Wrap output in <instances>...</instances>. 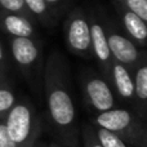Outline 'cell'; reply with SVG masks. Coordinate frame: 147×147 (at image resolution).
<instances>
[{
    "mask_svg": "<svg viewBox=\"0 0 147 147\" xmlns=\"http://www.w3.org/2000/svg\"><path fill=\"white\" fill-rule=\"evenodd\" d=\"M47 147H66V146L61 145V143L57 142V141H52V142L47 143Z\"/></svg>",
    "mask_w": 147,
    "mask_h": 147,
    "instance_id": "cell-22",
    "label": "cell"
},
{
    "mask_svg": "<svg viewBox=\"0 0 147 147\" xmlns=\"http://www.w3.org/2000/svg\"><path fill=\"white\" fill-rule=\"evenodd\" d=\"M0 10L7 13H16V14H23L27 16V17H31L23 0H0Z\"/></svg>",
    "mask_w": 147,
    "mask_h": 147,
    "instance_id": "cell-17",
    "label": "cell"
},
{
    "mask_svg": "<svg viewBox=\"0 0 147 147\" xmlns=\"http://www.w3.org/2000/svg\"><path fill=\"white\" fill-rule=\"evenodd\" d=\"M41 88L54 141L66 147H79L80 125L74 97L71 66L58 49H53L44 61Z\"/></svg>",
    "mask_w": 147,
    "mask_h": 147,
    "instance_id": "cell-1",
    "label": "cell"
},
{
    "mask_svg": "<svg viewBox=\"0 0 147 147\" xmlns=\"http://www.w3.org/2000/svg\"><path fill=\"white\" fill-rule=\"evenodd\" d=\"M30 16L38 25L52 28L57 25L58 16L48 7L44 0H23Z\"/></svg>",
    "mask_w": 147,
    "mask_h": 147,
    "instance_id": "cell-13",
    "label": "cell"
},
{
    "mask_svg": "<svg viewBox=\"0 0 147 147\" xmlns=\"http://www.w3.org/2000/svg\"><path fill=\"white\" fill-rule=\"evenodd\" d=\"M93 127H94L96 136L98 138L99 143L102 145V147H132L128 142H125L123 138L117 137L114 133L109 132L106 129H102L99 127H96V125H93Z\"/></svg>",
    "mask_w": 147,
    "mask_h": 147,
    "instance_id": "cell-15",
    "label": "cell"
},
{
    "mask_svg": "<svg viewBox=\"0 0 147 147\" xmlns=\"http://www.w3.org/2000/svg\"><path fill=\"white\" fill-rule=\"evenodd\" d=\"M17 99V90L9 78V74H0V119L7 115Z\"/></svg>",
    "mask_w": 147,
    "mask_h": 147,
    "instance_id": "cell-14",
    "label": "cell"
},
{
    "mask_svg": "<svg viewBox=\"0 0 147 147\" xmlns=\"http://www.w3.org/2000/svg\"><path fill=\"white\" fill-rule=\"evenodd\" d=\"M105 28L112 59L132 70L146 54V51L141 49L134 41L130 40L127 34L121 30L119 23L106 14H105Z\"/></svg>",
    "mask_w": 147,
    "mask_h": 147,
    "instance_id": "cell-7",
    "label": "cell"
},
{
    "mask_svg": "<svg viewBox=\"0 0 147 147\" xmlns=\"http://www.w3.org/2000/svg\"><path fill=\"white\" fill-rule=\"evenodd\" d=\"M63 38L72 54L84 59H92L90 30L88 12L81 8H71L63 22Z\"/></svg>",
    "mask_w": 147,
    "mask_h": 147,
    "instance_id": "cell-6",
    "label": "cell"
},
{
    "mask_svg": "<svg viewBox=\"0 0 147 147\" xmlns=\"http://www.w3.org/2000/svg\"><path fill=\"white\" fill-rule=\"evenodd\" d=\"M133 78V93L134 103L133 111L146 121L147 116V53L130 70Z\"/></svg>",
    "mask_w": 147,
    "mask_h": 147,
    "instance_id": "cell-12",
    "label": "cell"
},
{
    "mask_svg": "<svg viewBox=\"0 0 147 147\" xmlns=\"http://www.w3.org/2000/svg\"><path fill=\"white\" fill-rule=\"evenodd\" d=\"M0 147H17V145L10 140L3 119H0Z\"/></svg>",
    "mask_w": 147,
    "mask_h": 147,
    "instance_id": "cell-21",
    "label": "cell"
},
{
    "mask_svg": "<svg viewBox=\"0 0 147 147\" xmlns=\"http://www.w3.org/2000/svg\"><path fill=\"white\" fill-rule=\"evenodd\" d=\"M48 4V7L56 13L57 16H61L67 10V8L71 4V0H44Z\"/></svg>",
    "mask_w": 147,
    "mask_h": 147,
    "instance_id": "cell-20",
    "label": "cell"
},
{
    "mask_svg": "<svg viewBox=\"0 0 147 147\" xmlns=\"http://www.w3.org/2000/svg\"><path fill=\"white\" fill-rule=\"evenodd\" d=\"M89 123L116 134L132 147H147L146 121L127 106L93 114L89 117Z\"/></svg>",
    "mask_w": 147,
    "mask_h": 147,
    "instance_id": "cell-2",
    "label": "cell"
},
{
    "mask_svg": "<svg viewBox=\"0 0 147 147\" xmlns=\"http://www.w3.org/2000/svg\"><path fill=\"white\" fill-rule=\"evenodd\" d=\"M34 147H47V143H44V142H40V141H39L38 143H36L35 146Z\"/></svg>",
    "mask_w": 147,
    "mask_h": 147,
    "instance_id": "cell-23",
    "label": "cell"
},
{
    "mask_svg": "<svg viewBox=\"0 0 147 147\" xmlns=\"http://www.w3.org/2000/svg\"><path fill=\"white\" fill-rule=\"evenodd\" d=\"M0 34L7 38L41 39L39 35L38 23L31 17L0 10Z\"/></svg>",
    "mask_w": 147,
    "mask_h": 147,
    "instance_id": "cell-10",
    "label": "cell"
},
{
    "mask_svg": "<svg viewBox=\"0 0 147 147\" xmlns=\"http://www.w3.org/2000/svg\"><path fill=\"white\" fill-rule=\"evenodd\" d=\"M80 141L83 147H102L94 132V127L90 123H84L80 125Z\"/></svg>",
    "mask_w": 147,
    "mask_h": 147,
    "instance_id": "cell-16",
    "label": "cell"
},
{
    "mask_svg": "<svg viewBox=\"0 0 147 147\" xmlns=\"http://www.w3.org/2000/svg\"><path fill=\"white\" fill-rule=\"evenodd\" d=\"M107 81L111 85L117 102H121L133 110L134 93H133V78L130 69L116 61H112L107 75Z\"/></svg>",
    "mask_w": 147,
    "mask_h": 147,
    "instance_id": "cell-9",
    "label": "cell"
},
{
    "mask_svg": "<svg viewBox=\"0 0 147 147\" xmlns=\"http://www.w3.org/2000/svg\"><path fill=\"white\" fill-rule=\"evenodd\" d=\"M114 8L119 17L117 23L120 25L121 30L141 49H145L147 43V21L142 20L140 16H137L132 10L127 9L117 3L114 4Z\"/></svg>",
    "mask_w": 147,
    "mask_h": 147,
    "instance_id": "cell-11",
    "label": "cell"
},
{
    "mask_svg": "<svg viewBox=\"0 0 147 147\" xmlns=\"http://www.w3.org/2000/svg\"><path fill=\"white\" fill-rule=\"evenodd\" d=\"M10 67H12V62H10L7 45L0 38V74H9Z\"/></svg>",
    "mask_w": 147,
    "mask_h": 147,
    "instance_id": "cell-19",
    "label": "cell"
},
{
    "mask_svg": "<svg viewBox=\"0 0 147 147\" xmlns=\"http://www.w3.org/2000/svg\"><path fill=\"white\" fill-rule=\"evenodd\" d=\"M88 12L89 30H90V48L92 59L97 62L99 72L107 79L112 57L107 43L106 28H105V14L98 9H90Z\"/></svg>",
    "mask_w": 147,
    "mask_h": 147,
    "instance_id": "cell-8",
    "label": "cell"
},
{
    "mask_svg": "<svg viewBox=\"0 0 147 147\" xmlns=\"http://www.w3.org/2000/svg\"><path fill=\"white\" fill-rule=\"evenodd\" d=\"M115 3L132 10L142 20L147 21V0H115Z\"/></svg>",
    "mask_w": 147,
    "mask_h": 147,
    "instance_id": "cell-18",
    "label": "cell"
},
{
    "mask_svg": "<svg viewBox=\"0 0 147 147\" xmlns=\"http://www.w3.org/2000/svg\"><path fill=\"white\" fill-rule=\"evenodd\" d=\"M79 86L83 101L90 115L119 106L110 83L99 71L83 69L79 72Z\"/></svg>",
    "mask_w": 147,
    "mask_h": 147,
    "instance_id": "cell-5",
    "label": "cell"
},
{
    "mask_svg": "<svg viewBox=\"0 0 147 147\" xmlns=\"http://www.w3.org/2000/svg\"><path fill=\"white\" fill-rule=\"evenodd\" d=\"M7 49L12 65L35 92L43 85L44 51L41 39L7 38Z\"/></svg>",
    "mask_w": 147,
    "mask_h": 147,
    "instance_id": "cell-3",
    "label": "cell"
},
{
    "mask_svg": "<svg viewBox=\"0 0 147 147\" xmlns=\"http://www.w3.org/2000/svg\"><path fill=\"white\" fill-rule=\"evenodd\" d=\"M5 129L17 147H34L41 134V119L35 105L27 97H18L17 102L4 117Z\"/></svg>",
    "mask_w": 147,
    "mask_h": 147,
    "instance_id": "cell-4",
    "label": "cell"
}]
</instances>
